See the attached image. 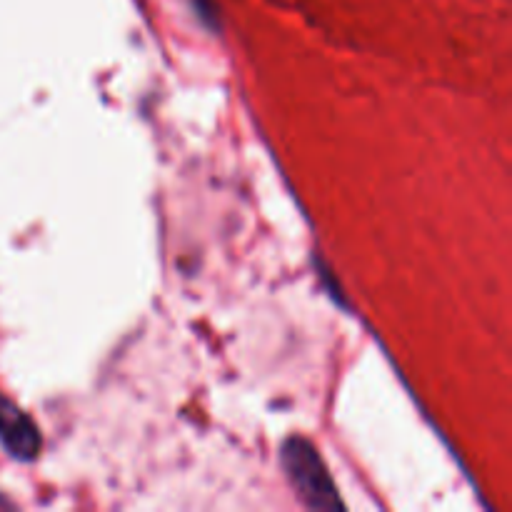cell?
<instances>
[{"label":"cell","instance_id":"1","mask_svg":"<svg viewBox=\"0 0 512 512\" xmlns=\"http://www.w3.org/2000/svg\"><path fill=\"white\" fill-rule=\"evenodd\" d=\"M280 463L285 475L293 485L295 495L308 505L310 510H340L345 508L340 500L338 488L328 473V465L320 458L318 448L310 440L293 435L283 443Z\"/></svg>","mask_w":512,"mask_h":512},{"label":"cell","instance_id":"2","mask_svg":"<svg viewBox=\"0 0 512 512\" xmlns=\"http://www.w3.org/2000/svg\"><path fill=\"white\" fill-rule=\"evenodd\" d=\"M0 448L18 463H33L43 448V438L35 425L8 395L0 393Z\"/></svg>","mask_w":512,"mask_h":512},{"label":"cell","instance_id":"3","mask_svg":"<svg viewBox=\"0 0 512 512\" xmlns=\"http://www.w3.org/2000/svg\"><path fill=\"white\" fill-rule=\"evenodd\" d=\"M190 3H193V10L208 28H218V10H215L213 0H190Z\"/></svg>","mask_w":512,"mask_h":512},{"label":"cell","instance_id":"4","mask_svg":"<svg viewBox=\"0 0 512 512\" xmlns=\"http://www.w3.org/2000/svg\"><path fill=\"white\" fill-rule=\"evenodd\" d=\"M0 508H13V503H10V500L5 498V495H0Z\"/></svg>","mask_w":512,"mask_h":512}]
</instances>
